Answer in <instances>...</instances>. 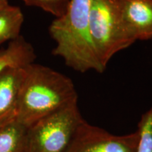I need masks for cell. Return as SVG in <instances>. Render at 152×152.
Here are the masks:
<instances>
[{
  "mask_svg": "<svg viewBox=\"0 0 152 152\" xmlns=\"http://www.w3.org/2000/svg\"><path fill=\"white\" fill-rule=\"evenodd\" d=\"M77 101L71 78L47 66L33 63L24 68L16 104V121L29 128L39 119Z\"/></svg>",
  "mask_w": 152,
  "mask_h": 152,
  "instance_id": "1",
  "label": "cell"
},
{
  "mask_svg": "<svg viewBox=\"0 0 152 152\" xmlns=\"http://www.w3.org/2000/svg\"><path fill=\"white\" fill-rule=\"evenodd\" d=\"M90 4L91 0H71L65 14L53 20L49 28L56 42L52 53L76 71L85 73L94 70L102 73L105 68L99 59L91 37Z\"/></svg>",
  "mask_w": 152,
  "mask_h": 152,
  "instance_id": "2",
  "label": "cell"
},
{
  "mask_svg": "<svg viewBox=\"0 0 152 152\" xmlns=\"http://www.w3.org/2000/svg\"><path fill=\"white\" fill-rule=\"evenodd\" d=\"M90 28L93 45L104 68L114 55L135 42L123 22L119 0H91Z\"/></svg>",
  "mask_w": 152,
  "mask_h": 152,
  "instance_id": "3",
  "label": "cell"
},
{
  "mask_svg": "<svg viewBox=\"0 0 152 152\" xmlns=\"http://www.w3.org/2000/svg\"><path fill=\"white\" fill-rule=\"evenodd\" d=\"M83 120L77 101L49 114L27 128L23 152H64Z\"/></svg>",
  "mask_w": 152,
  "mask_h": 152,
  "instance_id": "4",
  "label": "cell"
},
{
  "mask_svg": "<svg viewBox=\"0 0 152 152\" xmlns=\"http://www.w3.org/2000/svg\"><path fill=\"white\" fill-rule=\"evenodd\" d=\"M139 141L137 131L115 135L84 119L64 152H137Z\"/></svg>",
  "mask_w": 152,
  "mask_h": 152,
  "instance_id": "5",
  "label": "cell"
},
{
  "mask_svg": "<svg viewBox=\"0 0 152 152\" xmlns=\"http://www.w3.org/2000/svg\"><path fill=\"white\" fill-rule=\"evenodd\" d=\"M128 33L135 40L152 38V0H119Z\"/></svg>",
  "mask_w": 152,
  "mask_h": 152,
  "instance_id": "6",
  "label": "cell"
},
{
  "mask_svg": "<svg viewBox=\"0 0 152 152\" xmlns=\"http://www.w3.org/2000/svg\"><path fill=\"white\" fill-rule=\"evenodd\" d=\"M36 54L33 47L22 35L9 42L0 49V73L9 67L24 68L34 63Z\"/></svg>",
  "mask_w": 152,
  "mask_h": 152,
  "instance_id": "7",
  "label": "cell"
},
{
  "mask_svg": "<svg viewBox=\"0 0 152 152\" xmlns=\"http://www.w3.org/2000/svg\"><path fill=\"white\" fill-rule=\"evenodd\" d=\"M24 68L9 67L0 73V116L15 109Z\"/></svg>",
  "mask_w": 152,
  "mask_h": 152,
  "instance_id": "8",
  "label": "cell"
},
{
  "mask_svg": "<svg viewBox=\"0 0 152 152\" xmlns=\"http://www.w3.org/2000/svg\"><path fill=\"white\" fill-rule=\"evenodd\" d=\"M24 16L20 7L9 5L0 12V45L20 36Z\"/></svg>",
  "mask_w": 152,
  "mask_h": 152,
  "instance_id": "9",
  "label": "cell"
},
{
  "mask_svg": "<svg viewBox=\"0 0 152 152\" xmlns=\"http://www.w3.org/2000/svg\"><path fill=\"white\" fill-rule=\"evenodd\" d=\"M27 128L16 119L0 130V152H23Z\"/></svg>",
  "mask_w": 152,
  "mask_h": 152,
  "instance_id": "10",
  "label": "cell"
},
{
  "mask_svg": "<svg viewBox=\"0 0 152 152\" xmlns=\"http://www.w3.org/2000/svg\"><path fill=\"white\" fill-rule=\"evenodd\" d=\"M25 4L35 7L49 13L56 18L65 14L71 0H21Z\"/></svg>",
  "mask_w": 152,
  "mask_h": 152,
  "instance_id": "11",
  "label": "cell"
},
{
  "mask_svg": "<svg viewBox=\"0 0 152 152\" xmlns=\"http://www.w3.org/2000/svg\"><path fill=\"white\" fill-rule=\"evenodd\" d=\"M16 119V109L7 112L0 116V130Z\"/></svg>",
  "mask_w": 152,
  "mask_h": 152,
  "instance_id": "12",
  "label": "cell"
},
{
  "mask_svg": "<svg viewBox=\"0 0 152 152\" xmlns=\"http://www.w3.org/2000/svg\"><path fill=\"white\" fill-rule=\"evenodd\" d=\"M10 5L9 0H0V12Z\"/></svg>",
  "mask_w": 152,
  "mask_h": 152,
  "instance_id": "13",
  "label": "cell"
}]
</instances>
